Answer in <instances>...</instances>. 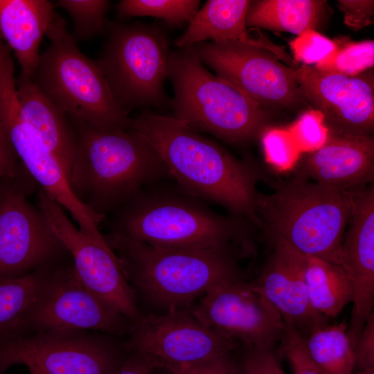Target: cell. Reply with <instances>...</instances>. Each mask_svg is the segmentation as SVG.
<instances>
[{
  "label": "cell",
  "mask_w": 374,
  "mask_h": 374,
  "mask_svg": "<svg viewBox=\"0 0 374 374\" xmlns=\"http://www.w3.org/2000/svg\"><path fill=\"white\" fill-rule=\"evenodd\" d=\"M290 46L296 60L307 66L314 64L318 70L325 69L332 62L339 48L335 42L314 29L298 35Z\"/></svg>",
  "instance_id": "29"
},
{
  "label": "cell",
  "mask_w": 374,
  "mask_h": 374,
  "mask_svg": "<svg viewBox=\"0 0 374 374\" xmlns=\"http://www.w3.org/2000/svg\"><path fill=\"white\" fill-rule=\"evenodd\" d=\"M134 324L78 278L71 258L54 267L30 316L26 333L82 330L130 334Z\"/></svg>",
  "instance_id": "13"
},
{
  "label": "cell",
  "mask_w": 374,
  "mask_h": 374,
  "mask_svg": "<svg viewBox=\"0 0 374 374\" xmlns=\"http://www.w3.org/2000/svg\"><path fill=\"white\" fill-rule=\"evenodd\" d=\"M21 120L40 145L55 156L67 178L76 149V135L68 115L37 89L31 78L16 79Z\"/></svg>",
  "instance_id": "20"
},
{
  "label": "cell",
  "mask_w": 374,
  "mask_h": 374,
  "mask_svg": "<svg viewBox=\"0 0 374 374\" xmlns=\"http://www.w3.org/2000/svg\"><path fill=\"white\" fill-rule=\"evenodd\" d=\"M304 343L310 357L326 374H353L355 350L345 321L315 329Z\"/></svg>",
  "instance_id": "26"
},
{
  "label": "cell",
  "mask_w": 374,
  "mask_h": 374,
  "mask_svg": "<svg viewBox=\"0 0 374 374\" xmlns=\"http://www.w3.org/2000/svg\"><path fill=\"white\" fill-rule=\"evenodd\" d=\"M108 37L96 61L118 106L127 114L138 108L167 105L168 39L157 26L106 21Z\"/></svg>",
  "instance_id": "8"
},
{
  "label": "cell",
  "mask_w": 374,
  "mask_h": 374,
  "mask_svg": "<svg viewBox=\"0 0 374 374\" xmlns=\"http://www.w3.org/2000/svg\"><path fill=\"white\" fill-rule=\"evenodd\" d=\"M296 175L339 190L366 186L374 179L371 135L330 134L320 148L304 157Z\"/></svg>",
  "instance_id": "19"
},
{
  "label": "cell",
  "mask_w": 374,
  "mask_h": 374,
  "mask_svg": "<svg viewBox=\"0 0 374 374\" xmlns=\"http://www.w3.org/2000/svg\"><path fill=\"white\" fill-rule=\"evenodd\" d=\"M284 322L285 328L280 341L278 355L289 361L294 374H326L308 355L304 339L291 323Z\"/></svg>",
  "instance_id": "33"
},
{
  "label": "cell",
  "mask_w": 374,
  "mask_h": 374,
  "mask_svg": "<svg viewBox=\"0 0 374 374\" xmlns=\"http://www.w3.org/2000/svg\"><path fill=\"white\" fill-rule=\"evenodd\" d=\"M351 205L348 190H337L296 175L270 195L258 193L256 208L272 246L335 262Z\"/></svg>",
  "instance_id": "5"
},
{
  "label": "cell",
  "mask_w": 374,
  "mask_h": 374,
  "mask_svg": "<svg viewBox=\"0 0 374 374\" xmlns=\"http://www.w3.org/2000/svg\"><path fill=\"white\" fill-rule=\"evenodd\" d=\"M106 334L47 330L0 341V374L33 364L48 374H111L126 355Z\"/></svg>",
  "instance_id": "10"
},
{
  "label": "cell",
  "mask_w": 374,
  "mask_h": 374,
  "mask_svg": "<svg viewBox=\"0 0 374 374\" xmlns=\"http://www.w3.org/2000/svg\"><path fill=\"white\" fill-rule=\"evenodd\" d=\"M289 131L301 152L318 150L328 141L330 131L324 122L323 115L313 109L304 112L291 126Z\"/></svg>",
  "instance_id": "32"
},
{
  "label": "cell",
  "mask_w": 374,
  "mask_h": 374,
  "mask_svg": "<svg viewBox=\"0 0 374 374\" xmlns=\"http://www.w3.org/2000/svg\"><path fill=\"white\" fill-rule=\"evenodd\" d=\"M355 367L374 369V314L367 319L355 345Z\"/></svg>",
  "instance_id": "37"
},
{
  "label": "cell",
  "mask_w": 374,
  "mask_h": 374,
  "mask_svg": "<svg viewBox=\"0 0 374 374\" xmlns=\"http://www.w3.org/2000/svg\"><path fill=\"white\" fill-rule=\"evenodd\" d=\"M164 181L147 187L112 213L110 233L165 249H207L232 245L251 253L245 218L224 216L204 201Z\"/></svg>",
  "instance_id": "3"
},
{
  "label": "cell",
  "mask_w": 374,
  "mask_h": 374,
  "mask_svg": "<svg viewBox=\"0 0 374 374\" xmlns=\"http://www.w3.org/2000/svg\"><path fill=\"white\" fill-rule=\"evenodd\" d=\"M26 172L7 134L0 127V181L16 178Z\"/></svg>",
  "instance_id": "38"
},
{
  "label": "cell",
  "mask_w": 374,
  "mask_h": 374,
  "mask_svg": "<svg viewBox=\"0 0 374 374\" xmlns=\"http://www.w3.org/2000/svg\"><path fill=\"white\" fill-rule=\"evenodd\" d=\"M46 0H0V37L12 50L21 73L32 78L40 42L55 14Z\"/></svg>",
  "instance_id": "21"
},
{
  "label": "cell",
  "mask_w": 374,
  "mask_h": 374,
  "mask_svg": "<svg viewBox=\"0 0 374 374\" xmlns=\"http://www.w3.org/2000/svg\"><path fill=\"white\" fill-rule=\"evenodd\" d=\"M26 366L27 367L30 374H48L37 366L28 364Z\"/></svg>",
  "instance_id": "40"
},
{
  "label": "cell",
  "mask_w": 374,
  "mask_h": 374,
  "mask_svg": "<svg viewBox=\"0 0 374 374\" xmlns=\"http://www.w3.org/2000/svg\"><path fill=\"white\" fill-rule=\"evenodd\" d=\"M167 78L174 90L170 116L191 129L236 144L264 129L263 107L208 71L188 48L170 52Z\"/></svg>",
  "instance_id": "6"
},
{
  "label": "cell",
  "mask_w": 374,
  "mask_h": 374,
  "mask_svg": "<svg viewBox=\"0 0 374 374\" xmlns=\"http://www.w3.org/2000/svg\"><path fill=\"white\" fill-rule=\"evenodd\" d=\"M306 100L324 117L330 134L371 135L374 128V75L324 72L314 66L292 68Z\"/></svg>",
  "instance_id": "16"
},
{
  "label": "cell",
  "mask_w": 374,
  "mask_h": 374,
  "mask_svg": "<svg viewBox=\"0 0 374 374\" xmlns=\"http://www.w3.org/2000/svg\"><path fill=\"white\" fill-rule=\"evenodd\" d=\"M350 215L335 263L348 276L353 290L350 326L363 328L374 305V188L348 190Z\"/></svg>",
  "instance_id": "17"
},
{
  "label": "cell",
  "mask_w": 374,
  "mask_h": 374,
  "mask_svg": "<svg viewBox=\"0 0 374 374\" xmlns=\"http://www.w3.org/2000/svg\"><path fill=\"white\" fill-rule=\"evenodd\" d=\"M357 374H374V369L360 370Z\"/></svg>",
  "instance_id": "41"
},
{
  "label": "cell",
  "mask_w": 374,
  "mask_h": 374,
  "mask_svg": "<svg viewBox=\"0 0 374 374\" xmlns=\"http://www.w3.org/2000/svg\"><path fill=\"white\" fill-rule=\"evenodd\" d=\"M326 1L259 0L252 1L246 16L247 27L288 32L299 35L320 24Z\"/></svg>",
  "instance_id": "24"
},
{
  "label": "cell",
  "mask_w": 374,
  "mask_h": 374,
  "mask_svg": "<svg viewBox=\"0 0 374 374\" xmlns=\"http://www.w3.org/2000/svg\"><path fill=\"white\" fill-rule=\"evenodd\" d=\"M46 35L48 48L39 55L31 78L55 106L102 129H132L129 117L114 100L97 62L84 55L57 13Z\"/></svg>",
  "instance_id": "7"
},
{
  "label": "cell",
  "mask_w": 374,
  "mask_h": 374,
  "mask_svg": "<svg viewBox=\"0 0 374 374\" xmlns=\"http://www.w3.org/2000/svg\"><path fill=\"white\" fill-rule=\"evenodd\" d=\"M204 64L262 107H291L305 102L292 68L256 44L204 42L188 47Z\"/></svg>",
  "instance_id": "11"
},
{
  "label": "cell",
  "mask_w": 374,
  "mask_h": 374,
  "mask_svg": "<svg viewBox=\"0 0 374 374\" xmlns=\"http://www.w3.org/2000/svg\"><path fill=\"white\" fill-rule=\"evenodd\" d=\"M233 353L221 355L200 363L164 368L172 374H244L231 357Z\"/></svg>",
  "instance_id": "35"
},
{
  "label": "cell",
  "mask_w": 374,
  "mask_h": 374,
  "mask_svg": "<svg viewBox=\"0 0 374 374\" xmlns=\"http://www.w3.org/2000/svg\"><path fill=\"white\" fill-rule=\"evenodd\" d=\"M36 193L37 206L66 248L80 281L136 324L141 316L135 292L105 240L96 241L87 236L69 219L64 209L39 186Z\"/></svg>",
  "instance_id": "12"
},
{
  "label": "cell",
  "mask_w": 374,
  "mask_h": 374,
  "mask_svg": "<svg viewBox=\"0 0 374 374\" xmlns=\"http://www.w3.org/2000/svg\"><path fill=\"white\" fill-rule=\"evenodd\" d=\"M252 3L249 0H208L175 42L184 48L211 40L213 42H242L258 45L285 60L287 55L270 42L253 39L247 31L246 16Z\"/></svg>",
  "instance_id": "22"
},
{
  "label": "cell",
  "mask_w": 374,
  "mask_h": 374,
  "mask_svg": "<svg viewBox=\"0 0 374 374\" xmlns=\"http://www.w3.org/2000/svg\"><path fill=\"white\" fill-rule=\"evenodd\" d=\"M240 367L244 374H285L273 348L244 346Z\"/></svg>",
  "instance_id": "34"
},
{
  "label": "cell",
  "mask_w": 374,
  "mask_h": 374,
  "mask_svg": "<svg viewBox=\"0 0 374 374\" xmlns=\"http://www.w3.org/2000/svg\"><path fill=\"white\" fill-rule=\"evenodd\" d=\"M68 116L76 135L68 181L94 214L106 219L144 188L170 177L156 150L134 129L98 128Z\"/></svg>",
  "instance_id": "2"
},
{
  "label": "cell",
  "mask_w": 374,
  "mask_h": 374,
  "mask_svg": "<svg viewBox=\"0 0 374 374\" xmlns=\"http://www.w3.org/2000/svg\"><path fill=\"white\" fill-rule=\"evenodd\" d=\"M57 5L70 15L75 39L86 40L102 34L110 2L107 0H59Z\"/></svg>",
  "instance_id": "28"
},
{
  "label": "cell",
  "mask_w": 374,
  "mask_h": 374,
  "mask_svg": "<svg viewBox=\"0 0 374 374\" xmlns=\"http://www.w3.org/2000/svg\"><path fill=\"white\" fill-rule=\"evenodd\" d=\"M338 5L344 13L345 24L353 30H359L373 21V1L339 0Z\"/></svg>",
  "instance_id": "36"
},
{
  "label": "cell",
  "mask_w": 374,
  "mask_h": 374,
  "mask_svg": "<svg viewBox=\"0 0 374 374\" xmlns=\"http://www.w3.org/2000/svg\"><path fill=\"white\" fill-rule=\"evenodd\" d=\"M162 368H163V367H162ZM164 370H165V372H166L164 374H172V373H170L168 371H167L166 368H164ZM155 372H156V371H155ZM155 372H154V374H156Z\"/></svg>",
  "instance_id": "42"
},
{
  "label": "cell",
  "mask_w": 374,
  "mask_h": 374,
  "mask_svg": "<svg viewBox=\"0 0 374 374\" xmlns=\"http://www.w3.org/2000/svg\"><path fill=\"white\" fill-rule=\"evenodd\" d=\"M373 64V41L349 42L341 48L339 47L332 62L319 71L355 76L371 69Z\"/></svg>",
  "instance_id": "30"
},
{
  "label": "cell",
  "mask_w": 374,
  "mask_h": 374,
  "mask_svg": "<svg viewBox=\"0 0 374 374\" xmlns=\"http://www.w3.org/2000/svg\"><path fill=\"white\" fill-rule=\"evenodd\" d=\"M303 272L310 303L319 314L327 319L336 317L352 303L351 282L339 265L303 256Z\"/></svg>",
  "instance_id": "25"
},
{
  "label": "cell",
  "mask_w": 374,
  "mask_h": 374,
  "mask_svg": "<svg viewBox=\"0 0 374 374\" xmlns=\"http://www.w3.org/2000/svg\"><path fill=\"white\" fill-rule=\"evenodd\" d=\"M199 6L198 0H123L116 8L123 18L155 17L170 26H180L190 21Z\"/></svg>",
  "instance_id": "27"
},
{
  "label": "cell",
  "mask_w": 374,
  "mask_h": 374,
  "mask_svg": "<svg viewBox=\"0 0 374 374\" xmlns=\"http://www.w3.org/2000/svg\"><path fill=\"white\" fill-rule=\"evenodd\" d=\"M123 345L127 353L151 356L167 368L233 353L239 343L217 335L185 308L141 318Z\"/></svg>",
  "instance_id": "15"
},
{
  "label": "cell",
  "mask_w": 374,
  "mask_h": 374,
  "mask_svg": "<svg viewBox=\"0 0 374 374\" xmlns=\"http://www.w3.org/2000/svg\"><path fill=\"white\" fill-rule=\"evenodd\" d=\"M190 310L213 332L246 347L273 348L285 331L280 314L245 280L211 289Z\"/></svg>",
  "instance_id": "14"
},
{
  "label": "cell",
  "mask_w": 374,
  "mask_h": 374,
  "mask_svg": "<svg viewBox=\"0 0 374 374\" xmlns=\"http://www.w3.org/2000/svg\"><path fill=\"white\" fill-rule=\"evenodd\" d=\"M104 238L130 284L168 310L187 308L211 289L244 280L237 247L165 249L110 233Z\"/></svg>",
  "instance_id": "4"
},
{
  "label": "cell",
  "mask_w": 374,
  "mask_h": 374,
  "mask_svg": "<svg viewBox=\"0 0 374 374\" xmlns=\"http://www.w3.org/2000/svg\"><path fill=\"white\" fill-rule=\"evenodd\" d=\"M3 181V180L0 181V193H1V187H2Z\"/></svg>",
  "instance_id": "43"
},
{
  "label": "cell",
  "mask_w": 374,
  "mask_h": 374,
  "mask_svg": "<svg viewBox=\"0 0 374 374\" xmlns=\"http://www.w3.org/2000/svg\"><path fill=\"white\" fill-rule=\"evenodd\" d=\"M37 184L28 172L3 180L0 193V280L71 259L38 206L28 196Z\"/></svg>",
  "instance_id": "9"
},
{
  "label": "cell",
  "mask_w": 374,
  "mask_h": 374,
  "mask_svg": "<svg viewBox=\"0 0 374 374\" xmlns=\"http://www.w3.org/2000/svg\"><path fill=\"white\" fill-rule=\"evenodd\" d=\"M55 266L0 280V341L26 333L30 316Z\"/></svg>",
  "instance_id": "23"
},
{
  "label": "cell",
  "mask_w": 374,
  "mask_h": 374,
  "mask_svg": "<svg viewBox=\"0 0 374 374\" xmlns=\"http://www.w3.org/2000/svg\"><path fill=\"white\" fill-rule=\"evenodd\" d=\"M262 144L267 162L280 171L292 169L301 153L289 130H267L262 134Z\"/></svg>",
  "instance_id": "31"
},
{
  "label": "cell",
  "mask_w": 374,
  "mask_h": 374,
  "mask_svg": "<svg viewBox=\"0 0 374 374\" xmlns=\"http://www.w3.org/2000/svg\"><path fill=\"white\" fill-rule=\"evenodd\" d=\"M132 121V128L154 148L181 190L260 225L258 175L248 162L171 116L144 110Z\"/></svg>",
  "instance_id": "1"
},
{
  "label": "cell",
  "mask_w": 374,
  "mask_h": 374,
  "mask_svg": "<svg viewBox=\"0 0 374 374\" xmlns=\"http://www.w3.org/2000/svg\"><path fill=\"white\" fill-rule=\"evenodd\" d=\"M253 283L283 321L291 323L303 339L328 323V319L316 312L310 303L303 256L283 246H273L271 254Z\"/></svg>",
  "instance_id": "18"
},
{
  "label": "cell",
  "mask_w": 374,
  "mask_h": 374,
  "mask_svg": "<svg viewBox=\"0 0 374 374\" xmlns=\"http://www.w3.org/2000/svg\"><path fill=\"white\" fill-rule=\"evenodd\" d=\"M161 364L151 356L130 352L111 374H154Z\"/></svg>",
  "instance_id": "39"
}]
</instances>
